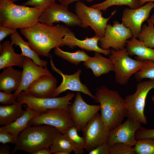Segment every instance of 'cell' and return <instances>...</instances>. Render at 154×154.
<instances>
[{
  "instance_id": "1",
  "label": "cell",
  "mask_w": 154,
  "mask_h": 154,
  "mask_svg": "<svg viewBox=\"0 0 154 154\" xmlns=\"http://www.w3.org/2000/svg\"><path fill=\"white\" fill-rule=\"evenodd\" d=\"M70 30L62 25L54 26L38 22L32 26L20 29V32L39 55L48 57L51 49L63 47L62 39Z\"/></svg>"
},
{
  "instance_id": "2",
  "label": "cell",
  "mask_w": 154,
  "mask_h": 154,
  "mask_svg": "<svg viewBox=\"0 0 154 154\" xmlns=\"http://www.w3.org/2000/svg\"><path fill=\"white\" fill-rule=\"evenodd\" d=\"M94 96L95 102L100 105L101 117L110 130L121 124L127 108L124 98L119 93L102 86L96 89Z\"/></svg>"
},
{
  "instance_id": "3",
  "label": "cell",
  "mask_w": 154,
  "mask_h": 154,
  "mask_svg": "<svg viewBox=\"0 0 154 154\" xmlns=\"http://www.w3.org/2000/svg\"><path fill=\"white\" fill-rule=\"evenodd\" d=\"M43 11L34 7L15 4L11 1H0V26L22 29L38 21Z\"/></svg>"
},
{
  "instance_id": "4",
  "label": "cell",
  "mask_w": 154,
  "mask_h": 154,
  "mask_svg": "<svg viewBox=\"0 0 154 154\" xmlns=\"http://www.w3.org/2000/svg\"><path fill=\"white\" fill-rule=\"evenodd\" d=\"M32 126H28L19 134L12 154L21 150L31 154L40 149L50 147L58 132L48 125Z\"/></svg>"
},
{
  "instance_id": "5",
  "label": "cell",
  "mask_w": 154,
  "mask_h": 154,
  "mask_svg": "<svg viewBox=\"0 0 154 154\" xmlns=\"http://www.w3.org/2000/svg\"><path fill=\"white\" fill-rule=\"evenodd\" d=\"M129 56L126 48L111 50L109 57L113 63L115 81L118 84H126L131 76L141 69L145 64L146 60L134 59Z\"/></svg>"
},
{
  "instance_id": "6",
  "label": "cell",
  "mask_w": 154,
  "mask_h": 154,
  "mask_svg": "<svg viewBox=\"0 0 154 154\" xmlns=\"http://www.w3.org/2000/svg\"><path fill=\"white\" fill-rule=\"evenodd\" d=\"M154 88V80L139 81L135 92L124 98L127 118L146 124L147 121L144 114L146 98L148 93Z\"/></svg>"
},
{
  "instance_id": "7",
  "label": "cell",
  "mask_w": 154,
  "mask_h": 154,
  "mask_svg": "<svg viewBox=\"0 0 154 154\" xmlns=\"http://www.w3.org/2000/svg\"><path fill=\"white\" fill-rule=\"evenodd\" d=\"M75 11L81 21L82 27H90L95 32V36L101 38L104 36L108 21L115 14L116 10L112 12L108 18H105L102 16L100 10L88 7L83 2L78 1L75 4Z\"/></svg>"
},
{
  "instance_id": "8",
  "label": "cell",
  "mask_w": 154,
  "mask_h": 154,
  "mask_svg": "<svg viewBox=\"0 0 154 154\" xmlns=\"http://www.w3.org/2000/svg\"><path fill=\"white\" fill-rule=\"evenodd\" d=\"M74 96V93L68 92L64 96L60 97L37 98L22 91L18 96L16 100L27 107L40 112L58 108L68 110L69 106L72 104L70 101Z\"/></svg>"
},
{
  "instance_id": "9",
  "label": "cell",
  "mask_w": 154,
  "mask_h": 154,
  "mask_svg": "<svg viewBox=\"0 0 154 154\" xmlns=\"http://www.w3.org/2000/svg\"><path fill=\"white\" fill-rule=\"evenodd\" d=\"M29 125H47L54 127L59 132L63 133L70 127L75 125L68 110L58 108L41 112L29 123Z\"/></svg>"
},
{
  "instance_id": "10",
  "label": "cell",
  "mask_w": 154,
  "mask_h": 154,
  "mask_svg": "<svg viewBox=\"0 0 154 154\" xmlns=\"http://www.w3.org/2000/svg\"><path fill=\"white\" fill-rule=\"evenodd\" d=\"M82 131L86 143L85 149L89 152L106 142L110 130L101 114L98 113L88 123Z\"/></svg>"
},
{
  "instance_id": "11",
  "label": "cell",
  "mask_w": 154,
  "mask_h": 154,
  "mask_svg": "<svg viewBox=\"0 0 154 154\" xmlns=\"http://www.w3.org/2000/svg\"><path fill=\"white\" fill-rule=\"evenodd\" d=\"M133 37L130 29L122 23L114 21L112 25L107 24L104 36L99 40L100 47L104 50H119L125 48L127 40Z\"/></svg>"
},
{
  "instance_id": "12",
  "label": "cell",
  "mask_w": 154,
  "mask_h": 154,
  "mask_svg": "<svg viewBox=\"0 0 154 154\" xmlns=\"http://www.w3.org/2000/svg\"><path fill=\"white\" fill-rule=\"evenodd\" d=\"M99 105H90L83 100L80 92L76 94L74 101L69 107L75 126L78 131H82L89 121L100 110Z\"/></svg>"
},
{
  "instance_id": "13",
  "label": "cell",
  "mask_w": 154,
  "mask_h": 154,
  "mask_svg": "<svg viewBox=\"0 0 154 154\" xmlns=\"http://www.w3.org/2000/svg\"><path fill=\"white\" fill-rule=\"evenodd\" d=\"M38 21L50 25H52L54 23L62 22L68 26L82 27L81 21L76 14L55 2L42 12Z\"/></svg>"
},
{
  "instance_id": "14",
  "label": "cell",
  "mask_w": 154,
  "mask_h": 154,
  "mask_svg": "<svg viewBox=\"0 0 154 154\" xmlns=\"http://www.w3.org/2000/svg\"><path fill=\"white\" fill-rule=\"evenodd\" d=\"M154 8V2H149L137 8L123 10L121 23L130 29L133 37L138 38L143 23L148 20L150 12Z\"/></svg>"
},
{
  "instance_id": "15",
  "label": "cell",
  "mask_w": 154,
  "mask_h": 154,
  "mask_svg": "<svg viewBox=\"0 0 154 154\" xmlns=\"http://www.w3.org/2000/svg\"><path fill=\"white\" fill-rule=\"evenodd\" d=\"M141 123L127 118L123 123L110 130L106 143L110 147L118 142L134 146L137 140L135 137V133L141 126Z\"/></svg>"
},
{
  "instance_id": "16",
  "label": "cell",
  "mask_w": 154,
  "mask_h": 154,
  "mask_svg": "<svg viewBox=\"0 0 154 154\" xmlns=\"http://www.w3.org/2000/svg\"><path fill=\"white\" fill-rule=\"evenodd\" d=\"M50 64L52 70L59 74L62 78L61 83L58 86L56 87L52 97H56L60 93L69 90L82 92L88 95L94 100V96L91 93L87 87L82 84L80 80V76L82 73L81 69H78L76 72L72 74H64L61 70L55 67L51 56Z\"/></svg>"
},
{
  "instance_id": "17",
  "label": "cell",
  "mask_w": 154,
  "mask_h": 154,
  "mask_svg": "<svg viewBox=\"0 0 154 154\" xmlns=\"http://www.w3.org/2000/svg\"><path fill=\"white\" fill-rule=\"evenodd\" d=\"M23 68L20 85L13 93L16 99L20 92L27 91L31 84L39 77L51 73L47 68L37 65L27 57L25 56Z\"/></svg>"
},
{
  "instance_id": "18",
  "label": "cell",
  "mask_w": 154,
  "mask_h": 154,
  "mask_svg": "<svg viewBox=\"0 0 154 154\" xmlns=\"http://www.w3.org/2000/svg\"><path fill=\"white\" fill-rule=\"evenodd\" d=\"M57 84L56 78L51 73L39 77L25 92L37 98H51L57 87Z\"/></svg>"
},
{
  "instance_id": "19",
  "label": "cell",
  "mask_w": 154,
  "mask_h": 154,
  "mask_svg": "<svg viewBox=\"0 0 154 154\" xmlns=\"http://www.w3.org/2000/svg\"><path fill=\"white\" fill-rule=\"evenodd\" d=\"M100 38L94 36L80 40L76 38L74 33L71 30L64 36L62 43L63 46H67L73 48L77 46L87 51L98 52L106 55H110L111 50L103 49L98 46V43Z\"/></svg>"
},
{
  "instance_id": "20",
  "label": "cell",
  "mask_w": 154,
  "mask_h": 154,
  "mask_svg": "<svg viewBox=\"0 0 154 154\" xmlns=\"http://www.w3.org/2000/svg\"><path fill=\"white\" fill-rule=\"evenodd\" d=\"M11 41L6 40L0 44V69L13 66L23 67L25 56L16 53Z\"/></svg>"
},
{
  "instance_id": "21",
  "label": "cell",
  "mask_w": 154,
  "mask_h": 154,
  "mask_svg": "<svg viewBox=\"0 0 154 154\" xmlns=\"http://www.w3.org/2000/svg\"><path fill=\"white\" fill-rule=\"evenodd\" d=\"M0 74V90L8 94L15 91L19 88L21 81L22 71L13 68L12 66L6 67Z\"/></svg>"
},
{
  "instance_id": "22",
  "label": "cell",
  "mask_w": 154,
  "mask_h": 154,
  "mask_svg": "<svg viewBox=\"0 0 154 154\" xmlns=\"http://www.w3.org/2000/svg\"><path fill=\"white\" fill-rule=\"evenodd\" d=\"M100 53L95 52L94 56H90L83 64L86 68L92 70L97 77L113 71L114 68L112 60L102 56Z\"/></svg>"
},
{
  "instance_id": "23",
  "label": "cell",
  "mask_w": 154,
  "mask_h": 154,
  "mask_svg": "<svg viewBox=\"0 0 154 154\" xmlns=\"http://www.w3.org/2000/svg\"><path fill=\"white\" fill-rule=\"evenodd\" d=\"M132 37L126 43V49L129 56H136L137 60L154 62V49L146 46L142 41Z\"/></svg>"
},
{
  "instance_id": "24",
  "label": "cell",
  "mask_w": 154,
  "mask_h": 154,
  "mask_svg": "<svg viewBox=\"0 0 154 154\" xmlns=\"http://www.w3.org/2000/svg\"><path fill=\"white\" fill-rule=\"evenodd\" d=\"M10 38L12 44H15V46H18L21 48L22 55L30 58L38 66L47 68V61L40 58L39 55L31 48L28 42L23 40L17 30L10 35Z\"/></svg>"
},
{
  "instance_id": "25",
  "label": "cell",
  "mask_w": 154,
  "mask_h": 154,
  "mask_svg": "<svg viewBox=\"0 0 154 154\" xmlns=\"http://www.w3.org/2000/svg\"><path fill=\"white\" fill-rule=\"evenodd\" d=\"M41 112L27 107L23 114L15 121L0 128L11 132L17 139L19 134L29 126L30 121Z\"/></svg>"
},
{
  "instance_id": "26",
  "label": "cell",
  "mask_w": 154,
  "mask_h": 154,
  "mask_svg": "<svg viewBox=\"0 0 154 154\" xmlns=\"http://www.w3.org/2000/svg\"><path fill=\"white\" fill-rule=\"evenodd\" d=\"M22 104L18 102L9 105L0 106V125L2 126L11 123L24 113Z\"/></svg>"
},
{
  "instance_id": "27",
  "label": "cell",
  "mask_w": 154,
  "mask_h": 154,
  "mask_svg": "<svg viewBox=\"0 0 154 154\" xmlns=\"http://www.w3.org/2000/svg\"><path fill=\"white\" fill-rule=\"evenodd\" d=\"M78 132L77 128L74 125L69 128L63 134L72 146L75 153L83 154L85 152L86 141L83 136L79 135Z\"/></svg>"
},
{
  "instance_id": "28",
  "label": "cell",
  "mask_w": 154,
  "mask_h": 154,
  "mask_svg": "<svg viewBox=\"0 0 154 154\" xmlns=\"http://www.w3.org/2000/svg\"><path fill=\"white\" fill-rule=\"evenodd\" d=\"M54 54L57 56L76 65H78L81 62H85L90 57L83 50H78L74 52L64 51L59 46L55 47Z\"/></svg>"
},
{
  "instance_id": "29",
  "label": "cell",
  "mask_w": 154,
  "mask_h": 154,
  "mask_svg": "<svg viewBox=\"0 0 154 154\" xmlns=\"http://www.w3.org/2000/svg\"><path fill=\"white\" fill-rule=\"evenodd\" d=\"M52 153L58 151H64L68 154L73 152V148L64 134L58 132L50 147Z\"/></svg>"
},
{
  "instance_id": "30",
  "label": "cell",
  "mask_w": 154,
  "mask_h": 154,
  "mask_svg": "<svg viewBox=\"0 0 154 154\" xmlns=\"http://www.w3.org/2000/svg\"><path fill=\"white\" fill-rule=\"evenodd\" d=\"M114 5H127L131 9H136L141 7L138 0H106L102 3L95 4L90 7L105 11L109 7Z\"/></svg>"
},
{
  "instance_id": "31",
  "label": "cell",
  "mask_w": 154,
  "mask_h": 154,
  "mask_svg": "<svg viewBox=\"0 0 154 154\" xmlns=\"http://www.w3.org/2000/svg\"><path fill=\"white\" fill-rule=\"evenodd\" d=\"M148 25L144 24L138 37L147 46L154 48V24L148 23Z\"/></svg>"
},
{
  "instance_id": "32",
  "label": "cell",
  "mask_w": 154,
  "mask_h": 154,
  "mask_svg": "<svg viewBox=\"0 0 154 154\" xmlns=\"http://www.w3.org/2000/svg\"><path fill=\"white\" fill-rule=\"evenodd\" d=\"M134 146L133 149L136 154H154V139L138 140Z\"/></svg>"
},
{
  "instance_id": "33",
  "label": "cell",
  "mask_w": 154,
  "mask_h": 154,
  "mask_svg": "<svg viewBox=\"0 0 154 154\" xmlns=\"http://www.w3.org/2000/svg\"><path fill=\"white\" fill-rule=\"evenodd\" d=\"M134 74L136 80L139 82L145 78L154 80V62L146 60L143 68Z\"/></svg>"
},
{
  "instance_id": "34",
  "label": "cell",
  "mask_w": 154,
  "mask_h": 154,
  "mask_svg": "<svg viewBox=\"0 0 154 154\" xmlns=\"http://www.w3.org/2000/svg\"><path fill=\"white\" fill-rule=\"evenodd\" d=\"M110 154H136L132 146L123 143H116L109 147Z\"/></svg>"
},
{
  "instance_id": "35",
  "label": "cell",
  "mask_w": 154,
  "mask_h": 154,
  "mask_svg": "<svg viewBox=\"0 0 154 154\" xmlns=\"http://www.w3.org/2000/svg\"><path fill=\"white\" fill-rule=\"evenodd\" d=\"M56 0H28L22 5L31 6L43 11L50 7Z\"/></svg>"
},
{
  "instance_id": "36",
  "label": "cell",
  "mask_w": 154,
  "mask_h": 154,
  "mask_svg": "<svg viewBox=\"0 0 154 154\" xmlns=\"http://www.w3.org/2000/svg\"><path fill=\"white\" fill-rule=\"evenodd\" d=\"M135 137L137 140L144 139H154V129H147L141 126L136 131Z\"/></svg>"
},
{
  "instance_id": "37",
  "label": "cell",
  "mask_w": 154,
  "mask_h": 154,
  "mask_svg": "<svg viewBox=\"0 0 154 154\" xmlns=\"http://www.w3.org/2000/svg\"><path fill=\"white\" fill-rule=\"evenodd\" d=\"M17 139L11 132L0 128V142L15 144Z\"/></svg>"
},
{
  "instance_id": "38",
  "label": "cell",
  "mask_w": 154,
  "mask_h": 154,
  "mask_svg": "<svg viewBox=\"0 0 154 154\" xmlns=\"http://www.w3.org/2000/svg\"><path fill=\"white\" fill-rule=\"evenodd\" d=\"M14 94H8L3 91L0 92V103L3 105H9L17 103Z\"/></svg>"
},
{
  "instance_id": "39",
  "label": "cell",
  "mask_w": 154,
  "mask_h": 154,
  "mask_svg": "<svg viewBox=\"0 0 154 154\" xmlns=\"http://www.w3.org/2000/svg\"><path fill=\"white\" fill-rule=\"evenodd\" d=\"M89 154H110L109 147L106 142L98 146L88 152Z\"/></svg>"
},
{
  "instance_id": "40",
  "label": "cell",
  "mask_w": 154,
  "mask_h": 154,
  "mask_svg": "<svg viewBox=\"0 0 154 154\" xmlns=\"http://www.w3.org/2000/svg\"><path fill=\"white\" fill-rule=\"evenodd\" d=\"M16 30L17 29L0 26V41H1L7 36L14 33Z\"/></svg>"
},
{
  "instance_id": "41",
  "label": "cell",
  "mask_w": 154,
  "mask_h": 154,
  "mask_svg": "<svg viewBox=\"0 0 154 154\" xmlns=\"http://www.w3.org/2000/svg\"><path fill=\"white\" fill-rule=\"evenodd\" d=\"M11 153L9 145L6 144H3L0 146V154H10Z\"/></svg>"
},
{
  "instance_id": "42",
  "label": "cell",
  "mask_w": 154,
  "mask_h": 154,
  "mask_svg": "<svg viewBox=\"0 0 154 154\" xmlns=\"http://www.w3.org/2000/svg\"><path fill=\"white\" fill-rule=\"evenodd\" d=\"M52 153L50 147L43 148L35 151L31 154H51Z\"/></svg>"
},
{
  "instance_id": "43",
  "label": "cell",
  "mask_w": 154,
  "mask_h": 154,
  "mask_svg": "<svg viewBox=\"0 0 154 154\" xmlns=\"http://www.w3.org/2000/svg\"><path fill=\"white\" fill-rule=\"evenodd\" d=\"M81 0H66V1H65L64 2H63V3L60 4L61 5L65 7L68 8V5L76 1H80ZM87 1H92L93 0H86Z\"/></svg>"
},
{
  "instance_id": "44",
  "label": "cell",
  "mask_w": 154,
  "mask_h": 154,
  "mask_svg": "<svg viewBox=\"0 0 154 154\" xmlns=\"http://www.w3.org/2000/svg\"><path fill=\"white\" fill-rule=\"evenodd\" d=\"M138 1L140 6H143L144 3L147 2H154V0H138Z\"/></svg>"
},
{
  "instance_id": "45",
  "label": "cell",
  "mask_w": 154,
  "mask_h": 154,
  "mask_svg": "<svg viewBox=\"0 0 154 154\" xmlns=\"http://www.w3.org/2000/svg\"><path fill=\"white\" fill-rule=\"evenodd\" d=\"M147 21L148 23H151L154 24V14H153L151 17Z\"/></svg>"
},
{
  "instance_id": "46",
  "label": "cell",
  "mask_w": 154,
  "mask_h": 154,
  "mask_svg": "<svg viewBox=\"0 0 154 154\" xmlns=\"http://www.w3.org/2000/svg\"><path fill=\"white\" fill-rule=\"evenodd\" d=\"M60 4L63 3L66 0H57Z\"/></svg>"
},
{
  "instance_id": "47",
  "label": "cell",
  "mask_w": 154,
  "mask_h": 154,
  "mask_svg": "<svg viewBox=\"0 0 154 154\" xmlns=\"http://www.w3.org/2000/svg\"><path fill=\"white\" fill-rule=\"evenodd\" d=\"M151 99L152 101L154 102V95H153L151 97Z\"/></svg>"
},
{
  "instance_id": "48",
  "label": "cell",
  "mask_w": 154,
  "mask_h": 154,
  "mask_svg": "<svg viewBox=\"0 0 154 154\" xmlns=\"http://www.w3.org/2000/svg\"><path fill=\"white\" fill-rule=\"evenodd\" d=\"M19 0H11L12 2L14 3L15 2L18 1Z\"/></svg>"
},
{
  "instance_id": "49",
  "label": "cell",
  "mask_w": 154,
  "mask_h": 154,
  "mask_svg": "<svg viewBox=\"0 0 154 154\" xmlns=\"http://www.w3.org/2000/svg\"><path fill=\"white\" fill-rule=\"evenodd\" d=\"M1 0H8V1H10L11 0H0V1H1Z\"/></svg>"
}]
</instances>
